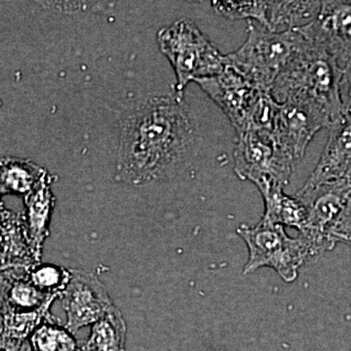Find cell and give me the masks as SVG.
Returning <instances> with one entry per match:
<instances>
[{
  "mask_svg": "<svg viewBox=\"0 0 351 351\" xmlns=\"http://www.w3.org/2000/svg\"><path fill=\"white\" fill-rule=\"evenodd\" d=\"M195 129L184 97H149L120 122L115 181L140 186L174 177L193 156Z\"/></svg>",
  "mask_w": 351,
  "mask_h": 351,
  "instance_id": "6da1fadb",
  "label": "cell"
},
{
  "mask_svg": "<svg viewBox=\"0 0 351 351\" xmlns=\"http://www.w3.org/2000/svg\"><path fill=\"white\" fill-rule=\"evenodd\" d=\"M341 75V69L336 60L307 41L277 76L269 93L279 105L304 104L317 108L334 125L345 115L339 96Z\"/></svg>",
  "mask_w": 351,
  "mask_h": 351,
  "instance_id": "7a4b0ae2",
  "label": "cell"
},
{
  "mask_svg": "<svg viewBox=\"0 0 351 351\" xmlns=\"http://www.w3.org/2000/svg\"><path fill=\"white\" fill-rule=\"evenodd\" d=\"M306 43L299 32H270L249 21L246 40L235 52L226 55V64L269 92L277 76Z\"/></svg>",
  "mask_w": 351,
  "mask_h": 351,
  "instance_id": "3957f363",
  "label": "cell"
},
{
  "mask_svg": "<svg viewBox=\"0 0 351 351\" xmlns=\"http://www.w3.org/2000/svg\"><path fill=\"white\" fill-rule=\"evenodd\" d=\"M157 43L174 69V91L180 97H184L189 82L219 75L226 68V55L193 21L182 19L163 27L157 34Z\"/></svg>",
  "mask_w": 351,
  "mask_h": 351,
  "instance_id": "277c9868",
  "label": "cell"
},
{
  "mask_svg": "<svg viewBox=\"0 0 351 351\" xmlns=\"http://www.w3.org/2000/svg\"><path fill=\"white\" fill-rule=\"evenodd\" d=\"M237 233L249 251L245 274L270 267L285 282H294L300 267L313 257L311 245L306 237L301 234L289 237L284 226L272 225L263 219L255 226H240Z\"/></svg>",
  "mask_w": 351,
  "mask_h": 351,
  "instance_id": "5b68a950",
  "label": "cell"
},
{
  "mask_svg": "<svg viewBox=\"0 0 351 351\" xmlns=\"http://www.w3.org/2000/svg\"><path fill=\"white\" fill-rule=\"evenodd\" d=\"M233 158L237 177L253 182L260 191L285 188L295 168L279 151L272 136L260 132L237 133Z\"/></svg>",
  "mask_w": 351,
  "mask_h": 351,
  "instance_id": "8992f818",
  "label": "cell"
},
{
  "mask_svg": "<svg viewBox=\"0 0 351 351\" xmlns=\"http://www.w3.org/2000/svg\"><path fill=\"white\" fill-rule=\"evenodd\" d=\"M69 271L71 278L60 299L66 314V329L75 335L82 328L93 326L114 304L98 277L84 270Z\"/></svg>",
  "mask_w": 351,
  "mask_h": 351,
  "instance_id": "52a82bcc",
  "label": "cell"
},
{
  "mask_svg": "<svg viewBox=\"0 0 351 351\" xmlns=\"http://www.w3.org/2000/svg\"><path fill=\"white\" fill-rule=\"evenodd\" d=\"M331 126L329 117L317 108L304 104H283L271 136L281 154L295 167L316 134Z\"/></svg>",
  "mask_w": 351,
  "mask_h": 351,
  "instance_id": "ba28073f",
  "label": "cell"
},
{
  "mask_svg": "<svg viewBox=\"0 0 351 351\" xmlns=\"http://www.w3.org/2000/svg\"><path fill=\"white\" fill-rule=\"evenodd\" d=\"M195 82L223 110L237 133L246 131L253 108L265 90L228 64L219 75Z\"/></svg>",
  "mask_w": 351,
  "mask_h": 351,
  "instance_id": "9c48e42d",
  "label": "cell"
},
{
  "mask_svg": "<svg viewBox=\"0 0 351 351\" xmlns=\"http://www.w3.org/2000/svg\"><path fill=\"white\" fill-rule=\"evenodd\" d=\"M297 32L329 53L339 68L350 63L351 1H322L315 20Z\"/></svg>",
  "mask_w": 351,
  "mask_h": 351,
  "instance_id": "30bf717a",
  "label": "cell"
},
{
  "mask_svg": "<svg viewBox=\"0 0 351 351\" xmlns=\"http://www.w3.org/2000/svg\"><path fill=\"white\" fill-rule=\"evenodd\" d=\"M339 182L351 184V112L330 127L322 156L300 191H313Z\"/></svg>",
  "mask_w": 351,
  "mask_h": 351,
  "instance_id": "8fae6325",
  "label": "cell"
},
{
  "mask_svg": "<svg viewBox=\"0 0 351 351\" xmlns=\"http://www.w3.org/2000/svg\"><path fill=\"white\" fill-rule=\"evenodd\" d=\"M1 270L32 269L41 263L32 247L25 217L1 205Z\"/></svg>",
  "mask_w": 351,
  "mask_h": 351,
  "instance_id": "7c38bea8",
  "label": "cell"
},
{
  "mask_svg": "<svg viewBox=\"0 0 351 351\" xmlns=\"http://www.w3.org/2000/svg\"><path fill=\"white\" fill-rule=\"evenodd\" d=\"M55 176L46 173L36 189L25 196L24 217L32 247L39 260L43 257V245L50 235V223L52 219L56 197L53 195V182Z\"/></svg>",
  "mask_w": 351,
  "mask_h": 351,
  "instance_id": "4fadbf2b",
  "label": "cell"
},
{
  "mask_svg": "<svg viewBox=\"0 0 351 351\" xmlns=\"http://www.w3.org/2000/svg\"><path fill=\"white\" fill-rule=\"evenodd\" d=\"M29 270H2V309L16 313H34L49 308L55 299L59 298L44 294L38 290L29 279Z\"/></svg>",
  "mask_w": 351,
  "mask_h": 351,
  "instance_id": "5bb4252c",
  "label": "cell"
},
{
  "mask_svg": "<svg viewBox=\"0 0 351 351\" xmlns=\"http://www.w3.org/2000/svg\"><path fill=\"white\" fill-rule=\"evenodd\" d=\"M322 1H267L265 29L274 32L297 31L313 23Z\"/></svg>",
  "mask_w": 351,
  "mask_h": 351,
  "instance_id": "9a60e30c",
  "label": "cell"
},
{
  "mask_svg": "<svg viewBox=\"0 0 351 351\" xmlns=\"http://www.w3.org/2000/svg\"><path fill=\"white\" fill-rule=\"evenodd\" d=\"M47 171L29 159L2 157L0 161V191L3 195L22 196L34 191Z\"/></svg>",
  "mask_w": 351,
  "mask_h": 351,
  "instance_id": "2e32d148",
  "label": "cell"
},
{
  "mask_svg": "<svg viewBox=\"0 0 351 351\" xmlns=\"http://www.w3.org/2000/svg\"><path fill=\"white\" fill-rule=\"evenodd\" d=\"M265 203L262 219L282 226L295 228L301 232L306 225L307 209L301 200L286 195L283 188H270L260 191Z\"/></svg>",
  "mask_w": 351,
  "mask_h": 351,
  "instance_id": "e0dca14e",
  "label": "cell"
},
{
  "mask_svg": "<svg viewBox=\"0 0 351 351\" xmlns=\"http://www.w3.org/2000/svg\"><path fill=\"white\" fill-rule=\"evenodd\" d=\"M126 323L117 306L92 326L86 351H125Z\"/></svg>",
  "mask_w": 351,
  "mask_h": 351,
  "instance_id": "ac0fdd59",
  "label": "cell"
},
{
  "mask_svg": "<svg viewBox=\"0 0 351 351\" xmlns=\"http://www.w3.org/2000/svg\"><path fill=\"white\" fill-rule=\"evenodd\" d=\"M55 320L46 321L31 335L32 351H76L77 346L73 334Z\"/></svg>",
  "mask_w": 351,
  "mask_h": 351,
  "instance_id": "d6986e66",
  "label": "cell"
},
{
  "mask_svg": "<svg viewBox=\"0 0 351 351\" xmlns=\"http://www.w3.org/2000/svg\"><path fill=\"white\" fill-rule=\"evenodd\" d=\"M29 279L38 290L48 295L59 297L71 278V271L53 263H40L29 272Z\"/></svg>",
  "mask_w": 351,
  "mask_h": 351,
  "instance_id": "ffe728a7",
  "label": "cell"
},
{
  "mask_svg": "<svg viewBox=\"0 0 351 351\" xmlns=\"http://www.w3.org/2000/svg\"><path fill=\"white\" fill-rule=\"evenodd\" d=\"M215 13L230 20H246L265 27L267 1H212Z\"/></svg>",
  "mask_w": 351,
  "mask_h": 351,
  "instance_id": "44dd1931",
  "label": "cell"
},
{
  "mask_svg": "<svg viewBox=\"0 0 351 351\" xmlns=\"http://www.w3.org/2000/svg\"><path fill=\"white\" fill-rule=\"evenodd\" d=\"M329 239L335 247L338 243L346 244L351 247V195L345 209L330 230Z\"/></svg>",
  "mask_w": 351,
  "mask_h": 351,
  "instance_id": "7402d4cb",
  "label": "cell"
},
{
  "mask_svg": "<svg viewBox=\"0 0 351 351\" xmlns=\"http://www.w3.org/2000/svg\"><path fill=\"white\" fill-rule=\"evenodd\" d=\"M339 96L343 105V114L351 112V62L341 69L339 80Z\"/></svg>",
  "mask_w": 351,
  "mask_h": 351,
  "instance_id": "603a6c76",
  "label": "cell"
},
{
  "mask_svg": "<svg viewBox=\"0 0 351 351\" xmlns=\"http://www.w3.org/2000/svg\"><path fill=\"white\" fill-rule=\"evenodd\" d=\"M76 351H86V350H84V348H82V350H76Z\"/></svg>",
  "mask_w": 351,
  "mask_h": 351,
  "instance_id": "cb8c5ba5",
  "label": "cell"
}]
</instances>
